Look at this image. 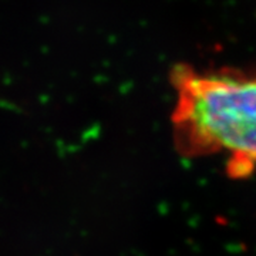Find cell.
Wrapping results in <instances>:
<instances>
[{
  "label": "cell",
  "mask_w": 256,
  "mask_h": 256,
  "mask_svg": "<svg viewBox=\"0 0 256 256\" xmlns=\"http://www.w3.org/2000/svg\"><path fill=\"white\" fill-rule=\"evenodd\" d=\"M172 141L184 158L220 156L234 180L256 174V70L175 64Z\"/></svg>",
  "instance_id": "cell-1"
}]
</instances>
